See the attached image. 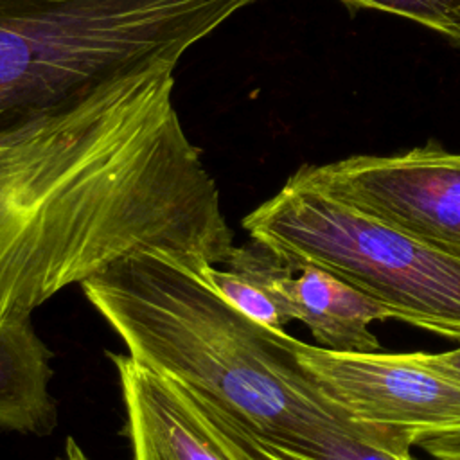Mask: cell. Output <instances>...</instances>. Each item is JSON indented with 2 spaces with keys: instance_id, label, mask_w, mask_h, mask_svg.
Returning <instances> with one entry per match:
<instances>
[{
  "instance_id": "4fadbf2b",
  "label": "cell",
  "mask_w": 460,
  "mask_h": 460,
  "mask_svg": "<svg viewBox=\"0 0 460 460\" xmlns=\"http://www.w3.org/2000/svg\"><path fill=\"white\" fill-rule=\"evenodd\" d=\"M59 460H92V458L86 455L83 446L74 437H68L65 444V455Z\"/></svg>"
},
{
  "instance_id": "7a4b0ae2",
  "label": "cell",
  "mask_w": 460,
  "mask_h": 460,
  "mask_svg": "<svg viewBox=\"0 0 460 460\" xmlns=\"http://www.w3.org/2000/svg\"><path fill=\"white\" fill-rule=\"evenodd\" d=\"M81 288L131 359L288 460H372L379 449L410 453L417 444L408 431L349 415L300 365L293 336L243 314L171 257L129 255Z\"/></svg>"
},
{
  "instance_id": "8fae6325",
  "label": "cell",
  "mask_w": 460,
  "mask_h": 460,
  "mask_svg": "<svg viewBox=\"0 0 460 460\" xmlns=\"http://www.w3.org/2000/svg\"><path fill=\"white\" fill-rule=\"evenodd\" d=\"M350 9H374L420 23L460 43V0H340Z\"/></svg>"
},
{
  "instance_id": "5b68a950",
  "label": "cell",
  "mask_w": 460,
  "mask_h": 460,
  "mask_svg": "<svg viewBox=\"0 0 460 460\" xmlns=\"http://www.w3.org/2000/svg\"><path fill=\"white\" fill-rule=\"evenodd\" d=\"M298 171L336 199L460 259V151L428 142Z\"/></svg>"
},
{
  "instance_id": "7c38bea8",
  "label": "cell",
  "mask_w": 460,
  "mask_h": 460,
  "mask_svg": "<svg viewBox=\"0 0 460 460\" xmlns=\"http://www.w3.org/2000/svg\"><path fill=\"white\" fill-rule=\"evenodd\" d=\"M413 356L433 372L460 385V347L446 352H413Z\"/></svg>"
},
{
  "instance_id": "52a82bcc",
  "label": "cell",
  "mask_w": 460,
  "mask_h": 460,
  "mask_svg": "<svg viewBox=\"0 0 460 460\" xmlns=\"http://www.w3.org/2000/svg\"><path fill=\"white\" fill-rule=\"evenodd\" d=\"M225 264L259 284L284 318L304 323L320 347L341 352L379 350L368 325L390 320V311L340 277L311 264H288L252 239L234 246Z\"/></svg>"
},
{
  "instance_id": "277c9868",
  "label": "cell",
  "mask_w": 460,
  "mask_h": 460,
  "mask_svg": "<svg viewBox=\"0 0 460 460\" xmlns=\"http://www.w3.org/2000/svg\"><path fill=\"white\" fill-rule=\"evenodd\" d=\"M243 228L284 262L318 266L394 320L460 343V259L336 199L300 171Z\"/></svg>"
},
{
  "instance_id": "30bf717a",
  "label": "cell",
  "mask_w": 460,
  "mask_h": 460,
  "mask_svg": "<svg viewBox=\"0 0 460 460\" xmlns=\"http://www.w3.org/2000/svg\"><path fill=\"white\" fill-rule=\"evenodd\" d=\"M199 277L243 314L270 329L286 331L289 322L284 318L275 300L253 280L230 268L219 270L216 266L205 268Z\"/></svg>"
},
{
  "instance_id": "9c48e42d",
  "label": "cell",
  "mask_w": 460,
  "mask_h": 460,
  "mask_svg": "<svg viewBox=\"0 0 460 460\" xmlns=\"http://www.w3.org/2000/svg\"><path fill=\"white\" fill-rule=\"evenodd\" d=\"M52 352L31 316H0V429L49 435L58 424Z\"/></svg>"
},
{
  "instance_id": "ba28073f",
  "label": "cell",
  "mask_w": 460,
  "mask_h": 460,
  "mask_svg": "<svg viewBox=\"0 0 460 460\" xmlns=\"http://www.w3.org/2000/svg\"><path fill=\"white\" fill-rule=\"evenodd\" d=\"M119 377L133 460H232L190 401L128 354H108Z\"/></svg>"
},
{
  "instance_id": "8992f818",
  "label": "cell",
  "mask_w": 460,
  "mask_h": 460,
  "mask_svg": "<svg viewBox=\"0 0 460 460\" xmlns=\"http://www.w3.org/2000/svg\"><path fill=\"white\" fill-rule=\"evenodd\" d=\"M316 385L358 420L415 435L460 429V385L413 352H341L293 340Z\"/></svg>"
},
{
  "instance_id": "6da1fadb",
  "label": "cell",
  "mask_w": 460,
  "mask_h": 460,
  "mask_svg": "<svg viewBox=\"0 0 460 460\" xmlns=\"http://www.w3.org/2000/svg\"><path fill=\"white\" fill-rule=\"evenodd\" d=\"M172 72L0 140V316H31L137 253L198 275L234 235L219 189L172 104Z\"/></svg>"
},
{
  "instance_id": "3957f363",
  "label": "cell",
  "mask_w": 460,
  "mask_h": 460,
  "mask_svg": "<svg viewBox=\"0 0 460 460\" xmlns=\"http://www.w3.org/2000/svg\"><path fill=\"white\" fill-rule=\"evenodd\" d=\"M261 0H0V140L172 72Z\"/></svg>"
}]
</instances>
